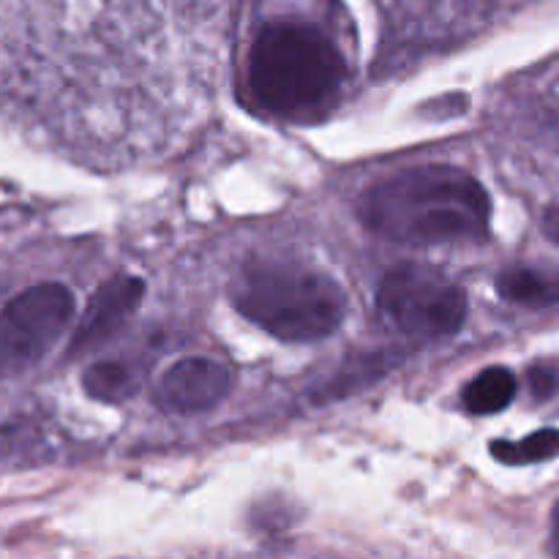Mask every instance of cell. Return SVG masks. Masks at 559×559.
Wrapping results in <instances>:
<instances>
[{
    "instance_id": "obj_12",
    "label": "cell",
    "mask_w": 559,
    "mask_h": 559,
    "mask_svg": "<svg viewBox=\"0 0 559 559\" xmlns=\"http://www.w3.org/2000/svg\"><path fill=\"white\" fill-rule=\"evenodd\" d=\"M530 388H533L535 399H549L557 391V380L551 371L546 369H533L530 371Z\"/></svg>"
},
{
    "instance_id": "obj_10",
    "label": "cell",
    "mask_w": 559,
    "mask_h": 559,
    "mask_svg": "<svg viewBox=\"0 0 559 559\" xmlns=\"http://www.w3.org/2000/svg\"><path fill=\"white\" fill-rule=\"evenodd\" d=\"M136 385H140V380H136L134 369L126 366L123 360H102V364H93L82 374V388L96 402H126L129 396H134Z\"/></svg>"
},
{
    "instance_id": "obj_1",
    "label": "cell",
    "mask_w": 559,
    "mask_h": 559,
    "mask_svg": "<svg viewBox=\"0 0 559 559\" xmlns=\"http://www.w3.org/2000/svg\"><path fill=\"white\" fill-rule=\"evenodd\" d=\"M358 216L393 243H478L489 238L491 200L464 169L426 164L399 169L366 189Z\"/></svg>"
},
{
    "instance_id": "obj_6",
    "label": "cell",
    "mask_w": 559,
    "mask_h": 559,
    "mask_svg": "<svg viewBox=\"0 0 559 559\" xmlns=\"http://www.w3.org/2000/svg\"><path fill=\"white\" fill-rule=\"evenodd\" d=\"M233 391V369L224 360L191 355L169 366L156 385V402L167 413L194 415L218 407Z\"/></svg>"
},
{
    "instance_id": "obj_5",
    "label": "cell",
    "mask_w": 559,
    "mask_h": 559,
    "mask_svg": "<svg viewBox=\"0 0 559 559\" xmlns=\"http://www.w3.org/2000/svg\"><path fill=\"white\" fill-rule=\"evenodd\" d=\"M74 309V293L58 282L27 287L9 300L0 311V377L36 366L60 342Z\"/></svg>"
},
{
    "instance_id": "obj_13",
    "label": "cell",
    "mask_w": 559,
    "mask_h": 559,
    "mask_svg": "<svg viewBox=\"0 0 559 559\" xmlns=\"http://www.w3.org/2000/svg\"><path fill=\"white\" fill-rule=\"evenodd\" d=\"M551 549H555V555L559 557V502L555 513H551Z\"/></svg>"
},
{
    "instance_id": "obj_8",
    "label": "cell",
    "mask_w": 559,
    "mask_h": 559,
    "mask_svg": "<svg viewBox=\"0 0 559 559\" xmlns=\"http://www.w3.org/2000/svg\"><path fill=\"white\" fill-rule=\"evenodd\" d=\"M497 293L508 304L546 309L559 304V276L535 271V267H508L497 276Z\"/></svg>"
},
{
    "instance_id": "obj_2",
    "label": "cell",
    "mask_w": 559,
    "mask_h": 559,
    "mask_svg": "<svg viewBox=\"0 0 559 559\" xmlns=\"http://www.w3.org/2000/svg\"><path fill=\"white\" fill-rule=\"evenodd\" d=\"M347 82V60L328 31L309 20H271L249 49V85L273 115L298 118L325 107Z\"/></svg>"
},
{
    "instance_id": "obj_11",
    "label": "cell",
    "mask_w": 559,
    "mask_h": 559,
    "mask_svg": "<svg viewBox=\"0 0 559 559\" xmlns=\"http://www.w3.org/2000/svg\"><path fill=\"white\" fill-rule=\"evenodd\" d=\"M491 453H495L497 462L511 464V467H519V464H538L546 462V459L559 456V431L557 429H540L535 435L524 437V440L516 442H491Z\"/></svg>"
},
{
    "instance_id": "obj_3",
    "label": "cell",
    "mask_w": 559,
    "mask_h": 559,
    "mask_svg": "<svg viewBox=\"0 0 559 559\" xmlns=\"http://www.w3.org/2000/svg\"><path fill=\"white\" fill-rule=\"evenodd\" d=\"M233 304L267 336L314 344L333 336L347 317L336 278L298 262H251L233 284Z\"/></svg>"
},
{
    "instance_id": "obj_4",
    "label": "cell",
    "mask_w": 559,
    "mask_h": 559,
    "mask_svg": "<svg viewBox=\"0 0 559 559\" xmlns=\"http://www.w3.org/2000/svg\"><path fill=\"white\" fill-rule=\"evenodd\" d=\"M380 314L407 338H448L467 320V295L459 284L424 265H396L377 289Z\"/></svg>"
},
{
    "instance_id": "obj_9",
    "label": "cell",
    "mask_w": 559,
    "mask_h": 559,
    "mask_svg": "<svg viewBox=\"0 0 559 559\" xmlns=\"http://www.w3.org/2000/svg\"><path fill=\"white\" fill-rule=\"evenodd\" d=\"M516 391L519 382L513 371L502 369V366H489V369H484L478 377L469 380V385L462 393V402L467 413L495 415L502 413L516 399Z\"/></svg>"
},
{
    "instance_id": "obj_7",
    "label": "cell",
    "mask_w": 559,
    "mask_h": 559,
    "mask_svg": "<svg viewBox=\"0 0 559 559\" xmlns=\"http://www.w3.org/2000/svg\"><path fill=\"white\" fill-rule=\"evenodd\" d=\"M142 298H145V282L142 278L115 276L104 282L91 298V304H87L80 328L74 331L69 355L87 353V349L112 338L134 317Z\"/></svg>"
}]
</instances>
